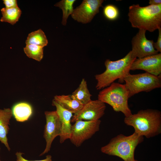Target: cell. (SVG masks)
I'll return each instance as SVG.
<instances>
[{
	"label": "cell",
	"instance_id": "6da1fadb",
	"mask_svg": "<svg viewBox=\"0 0 161 161\" xmlns=\"http://www.w3.org/2000/svg\"><path fill=\"white\" fill-rule=\"evenodd\" d=\"M124 121L127 125L133 127L134 132L147 138L161 133V113L157 110H140L125 117Z\"/></svg>",
	"mask_w": 161,
	"mask_h": 161
},
{
	"label": "cell",
	"instance_id": "7a4b0ae2",
	"mask_svg": "<svg viewBox=\"0 0 161 161\" xmlns=\"http://www.w3.org/2000/svg\"><path fill=\"white\" fill-rule=\"evenodd\" d=\"M129 21L131 26L152 32L161 27V4L141 7L133 4L129 7Z\"/></svg>",
	"mask_w": 161,
	"mask_h": 161
},
{
	"label": "cell",
	"instance_id": "3957f363",
	"mask_svg": "<svg viewBox=\"0 0 161 161\" xmlns=\"http://www.w3.org/2000/svg\"><path fill=\"white\" fill-rule=\"evenodd\" d=\"M136 59L130 51L124 57L118 60L106 59L105 62L106 70L95 75L97 81L96 89L99 90L107 87L117 79L121 82H123V78L129 73L131 65Z\"/></svg>",
	"mask_w": 161,
	"mask_h": 161
},
{
	"label": "cell",
	"instance_id": "277c9868",
	"mask_svg": "<svg viewBox=\"0 0 161 161\" xmlns=\"http://www.w3.org/2000/svg\"><path fill=\"white\" fill-rule=\"evenodd\" d=\"M143 139V136L135 132L128 136L120 134L112 138L100 150L104 154L118 157L124 161H135V150Z\"/></svg>",
	"mask_w": 161,
	"mask_h": 161
},
{
	"label": "cell",
	"instance_id": "5b68a950",
	"mask_svg": "<svg viewBox=\"0 0 161 161\" xmlns=\"http://www.w3.org/2000/svg\"><path fill=\"white\" fill-rule=\"evenodd\" d=\"M98 99L107 103L116 112H121L128 117L131 114L128 100L129 92L125 85L113 82L109 86L101 90L98 95Z\"/></svg>",
	"mask_w": 161,
	"mask_h": 161
},
{
	"label": "cell",
	"instance_id": "8992f818",
	"mask_svg": "<svg viewBox=\"0 0 161 161\" xmlns=\"http://www.w3.org/2000/svg\"><path fill=\"white\" fill-rule=\"evenodd\" d=\"M161 75L157 76L145 72L137 74L130 73L123 78V81L129 92V97L140 92H148L161 87Z\"/></svg>",
	"mask_w": 161,
	"mask_h": 161
},
{
	"label": "cell",
	"instance_id": "52a82bcc",
	"mask_svg": "<svg viewBox=\"0 0 161 161\" xmlns=\"http://www.w3.org/2000/svg\"><path fill=\"white\" fill-rule=\"evenodd\" d=\"M101 121L78 120L72 125L69 139L77 147L91 138L100 129Z\"/></svg>",
	"mask_w": 161,
	"mask_h": 161
},
{
	"label": "cell",
	"instance_id": "ba28073f",
	"mask_svg": "<svg viewBox=\"0 0 161 161\" xmlns=\"http://www.w3.org/2000/svg\"><path fill=\"white\" fill-rule=\"evenodd\" d=\"M44 114L46 123L44 126V137L46 142V146L40 156L43 155L50 151L54 140L57 136H60L61 133V121L56 111H46Z\"/></svg>",
	"mask_w": 161,
	"mask_h": 161
},
{
	"label": "cell",
	"instance_id": "9c48e42d",
	"mask_svg": "<svg viewBox=\"0 0 161 161\" xmlns=\"http://www.w3.org/2000/svg\"><path fill=\"white\" fill-rule=\"evenodd\" d=\"M106 109L105 103L97 99L91 100L83 105L81 109L74 114L72 123L78 120L96 121L99 120L104 114Z\"/></svg>",
	"mask_w": 161,
	"mask_h": 161
},
{
	"label": "cell",
	"instance_id": "30bf717a",
	"mask_svg": "<svg viewBox=\"0 0 161 161\" xmlns=\"http://www.w3.org/2000/svg\"><path fill=\"white\" fill-rule=\"evenodd\" d=\"M146 31L139 30L131 41L132 56L135 58L143 57L158 53L154 47L153 40L148 39L145 36Z\"/></svg>",
	"mask_w": 161,
	"mask_h": 161
},
{
	"label": "cell",
	"instance_id": "8fae6325",
	"mask_svg": "<svg viewBox=\"0 0 161 161\" xmlns=\"http://www.w3.org/2000/svg\"><path fill=\"white\" fill-rule=\"evenodd\" d=\"M103 0H84L81 4L74 9L72 18L78 22L86 24L91 22L99 12Z\"/></svg>",
	"mask_w": 161,
	"mask_h": 161
},
{
	"label": "cell",
	"instance_id": "7c38bea8",
	"mask_svg": "<svg viewBox=\"0 0 161 161\" xmlns=\"http://www.w3.org/2000/svg\"><path fill=\"white\" fill-rule=\"evenodd\" d=\"M142 70L155 76L161 73V53L136 58L132 64L130 70Z\"/></svg>",
	"mask_w": 161,
	"mask_h": 161
},
{
	"label": "cell",
	"instance_id": "4fadbf2b",
	"mask_svg": "<svg viewBox=\"0 0 161 161\" xmlns=\"http://www.w3.org/2000/svg\"><path fill=\"white\" fill-rule=\"evenodd\" d=\"M52 105L55 107L56 111L61 121V133L59 136L60 142L62 143L70 137L72 126L71 120L73 113L63 108L54 100Z\"/></svg>",
	"mask_w": 161,
	"mask_h": 161
},
{
	"label": "cell",
	"instance_id": "5bb4252c",
	"mask_svg": "<svg viewBox=\"0 0 161 161\" xmlns=\"http://www.w3.org/2000/svg\"><path fill=\"white\" fill-rule=\"evenodd\" d=\"M13 115L10 109H0V141L3 144L9 151L10 148L8 142L7 135L9 130L10 120Z\"/></svg>",
	"mask_w": 161,
	"mask_h": 161
},
{
	"label": "cell",
	"instance_id": "9a60e30c",
	"mask_svg": "<svg viewBox=\"0 0 161 161\" xmlns=\"http://www.w3.org/2000/svg\"><path fill=\"white\" fill-rule=\"evenodd\" d=\"M64 109L75 114L79 112L83 105L73 99L71 95H56L53 100Z\"/></svg>",
	"mask_w": 161,
	"mask_h": 161
},
{
	"label": "cell",
	"instance_id": "2e32d148",
	"mask_svg": "<svg viewBox=\"0 0 161 161\" xmlns=\"http://www.w3.org/2000/svg\"><path fill=\"white\" fill-rule=\"evenodd\" d=\"M12 111L16 120L20 122L27 120L32 113L31 106L24 102L19 103L15 105Z\"/></svg>",
	"mask_w": 161,
	"mask_h": 161
},
{
	"label": "cell",
	"instance_id": "e0dca14e",
	"mask_svg": "<svg viewBox=\"0 0 161 161\" xmlns=\"http://www.w3.org/2000/svg\"><path fill=\"white\" fill-rule=\"evenodd\" d=\"M71 95L73 99L83 105L91 100L92 95L88 89L86 81L84 78L82 79L78 87Z\"/></svg>",
	"mask_w": 161,
	"mask_h": 161
},
{
	"label": "cell",
	"instance_id": "ac0fdd59",
	"mask_svg": "<svg viewBox=\"0 0 161 161\" xmlns=\"http://www.w3.org/2000/svg\"><path fill=\"white\" fill-rule=\"evenodd\" d=\"M2 17L0 21L7 22L13 25L17 22L19 18L21 11L18 7L7 8H3L1 9Z\"/></svg>",
	"mask_w": 161,
	"mask_h": 161
},
{
	"label": "cell",
	"instance_id": "d6986e66",
	"mask_svg": "<svg viewBox=\"0 0 161 161\" xmlns=\"http://www.w3.org/2000/svg\"><path fill=\"white\" fill-rule=\"evenodd\" d=\"M25 43L26 45L34 44L44 47L47 45L48 41L44 32L39 29L30 33Z\"/></svg>",
	"mask_w": 161,
	"mask_h": 161
},
{
	"label": "cell",
	"instance_id": "ffe728a7",
	"mask_svg": "<svg viewBox=\"0 0 161 161\" xmlns=\"http://www.w3.org/2000/svg\"><path fill=\"white\" fill-rule=\"evenodd\" d=\"M75 1V0H62L54 5L55 6L59 7L62 10L61 23L63 25H66L68 17L72 14L74 9L73 5Z\"/></svg>",
	"mask_w": 161,
	"mask_h": 161
},
{
	"label": "cell",
	"instance_id": "44dd1931",
	"mask_svg": "<svg viewBox=\"0 0 161 161\" xmlns=\"http://www.w3.org/2000/svg\"><path fill=\"white\" fill-rule=\"evenodd\" d=\"M40 46L34 44L26 45L24 50L25 53L29 58L38 61L43 57V49Z\"/></svg>",
	"mask_w": 161,
	"mask_h": 161
},
{
	"label": "cell",
	"instance_id": "7402d4cb",
	"mask_svg": "<svg viewBox=\"0 0 161 161\" xmlns=\"http://www.w3.org/2000/svg\"><path fill=\"white\" fill-rule=\"evenodd\" d=\"M103 14L107 19L113 21L117 19L119 16V11L118 8L115 5L109 4L106 5L103 8Z\"/></svg>",
	"mask_w": 161,
	"mask_h": 161
},
{
	"label": "cell",
	"instance_id": "603a6c76",
	"mask_svg": "<svg viewBox=\"0 0 161 161\" xmlns=\"http://www.w3.org/2000/svg\"><path fill=\"white\" fill-rule=\"evenodd\" d=\"M23 154L20 152H17L16 153V161H52L51 155H48L46 156V158L43 160H29L24 158L22 156Z\"/></svg>",
	"mask_w": 161,
	"mask_h": 161
},
{
	"label": "cell",
	"instance_id": "cb8c5ba5",
	"mask_svg": "<svg viewBox=\"0 0 161 161\" xmlns=\"http://www.w3.org/2000/svg\"><path fill=\"white\" fill-rule=\"evenodd\" d=\"M159 35L157 41L156 42H154V47L155 49L158 52H161V28H159Z\"/></svg>",
	"mask_w": 161,
	"mask_h": 161
},
{
	"label": "cell",
	"instance_id": "d4e9b609",
	"mask_svg": "<svg viewBox=\"0 0 161 161\" xmlns=\"http://www.w3.org/2000/svg\"><path fill=\"white\" fill-rule=\"evenodd\" d=\"M3 1L6 8H11L18 7L16 0H4Z\"/></svg>",
	"mask_w": 161,
	"mask_h": 161
},
{
	"label": "cell",
	"instance_id": "484cf974",
	"mask_svg": "<svg viewBox=\"0 0 161 161\" xmlns=\"http://www.w3.org/2000/svg\"><path fill=\"white\" fill-rule=\"evenodd\" d=\"M150 5L158 6L161 4V0H150L149 2Z\"/></svg>",
	"mask_w": 161,
	"mask_h": 161
},
{
	"label": "cell",
	"instance_id": "4316f807",
	"mask_svg": "<svg viewBox=\"0 0 161 161\" xmlns=\"http://www.w3.org/2000/svg\"><path fill=\"white\" fill-rule=\"evenodd\" d=\"M135 161H138L137 160H135Z\"/></svg>",
	"mask_w": 161,
	"mask_h": 161
},
{
	"label": "cell",
	"instance_id": "83f0119b",
	"mask_svg": "<svg viewBox=\"0 0 161 161\" xmlns=\"http://www.w3.org/2000/svg\"><path fill=\"white\" fill-rule=\"evenodd\" d=\"M0 161H1L0 160Z\"/></svg>",
	"mask_w": 161,
	"mask_h": 161
},
{
	"label": "cell",
	"instance_id": "f1b7e54d",
	"mask_svg": "<svg viewBox=\"0 0 161 161\" xmlns=\"http://www.w3.org/2000/svg\"><path fill=\"white\" fill-rule=\"evenodd\" d=\"M161 161V160H159V161Z\"/></svg>",
	"mask_w": 161,
	"mask_h": 161
}]
</instances>
